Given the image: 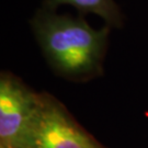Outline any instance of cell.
Instances as JSON below:
<instances>
[{"label":"cell","mask_w":148,"mask_h":148,"mask_svg":"<svg viewBox=\"0 0 148 148\" xmlns=\"http://www.w3.org/2000/svg\"><path fill=\"white\" fill-rule=\"evenodd\" d=\"M27 148H102L53 95L42 92L41 108Z\"/></svg>","instance_id":"3957f363"},{"label":"cell","mask_w":148,"mask_h":148,"mask_svg":"<svg viewBox=\"0 0 148 148\" xmlns=\"http://www.w3.org/2000/svg\"><path fill=\"white\" fill-rule=\"evenodd\" d=\"M31 25L44 57L58 76L87 81L102 74L110 27L97 30L82 18L45 8L35 13Z\"/></svg>","instance_id":"6da1fadb"},{"label":"cell","mask_w":148,"mask_h":148,"mask_svg":"<svg viewBox=\"0 0 148 148\" xmlns=\"http://www.w3.org/2000/svg\"><path fill=\"white\" fill-rule=\"evenodd\" d=\"M0 148H9V147H5V146H0Z\"/></svg>","instance_id":"5b68a950"},{"label":"cell","mask_w":148,"mask_h":148,"mask_svg":"<svg viewBox=\"0 0 148 148\" xmlns=\"http://www.w3.org/2000/svg\"><path fill=\"white\" fill-rule=\"evenodd\" d=\"M62 5H73L81 14L93 13L101 16L110 27L123 25V14L114 0H44V8L48 10L55 11Z\"/></svg>","instance_id":"277c9868"},{"label":"cell","mask_w":148,"mask_h":148,"mask_svg":"<svg viewBox=\"0 0 148 148\" xmlns=\"http://www.w3.org/2000/svg\"><path fill=\"white\" fill-rule=\"evenodd\" d=\"M42 93L9 73L0 76V146L27 148L41 108Z\"/></svg>","instance_id":"7a4b0ae2"}]
</instances>
